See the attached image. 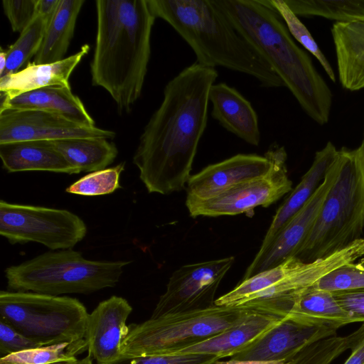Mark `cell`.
<instances>
[{
  "label": "cell",
  "mask_w": 364,
  "mask_h": 364,
  "mask_svg": "<svg viewBox=\"0 0 364 364\" xmlns=\"http://www.w3.org/2000/svg\"><path fill=\"white\" fill-rule=\"evenodd\" d=\"M79 360H62L49 364H78Z\"/></svg>",
  "instance_id": "43"
},
{
  "label": "cell",
  "mask_w": 364,
  "mask_h": 364,
  "mask_svg": "<svg viewBox=\"0 0 364 364\" xmlns=\"http://www.w3.org/2000/svg\"><path fill=\"white\" fill-rule=\"evenodd\" d=\"M341 161L338 150L324 180L304 205L282 228L270 245L262 253H257L247 268L242 279L274 267L294 257L317 218L323 201L337 179Z\"/></svg>",
  "instance_id": "12"
},
{
  "label": "cell",
  "mask_w": 364,
  "mask_h": 364,
  "mask_svg": "<svg viewBox=\"0 0 364 364\" xmlns=\"http://www.w3.org/2000/svg\"><path fill=\"white\" fill-rule=\"evenodd\" d=\"M337 330L328 326L304 324L284 318L231 358L289 363L306 346L336 335Z\"/></svg>",
  "instance_id": "14"
},
{
  "label": "cell",
  "mask_w": 364,
  "mask_h": 364,
  "mask_svg": "<svg viewBox=\"0 0 364 364\" xmlns=\"http://www.w3.org/2000/svg\"><path fill=\"white\" fill-rule=\"evenodd\" d=\"M41 347L6 322L0 320L1 358L20 351Z\"/></svg>",
  "instance_id": "37"
},
{
  "label": "cell",
  "mask_w": 364,
  "mask_h": 364,
  "mask_svg": "<svg viewBox=\"0 0 364 364\" xmlns=\"http://www.w3.org/2000/svg\"><path fill=\"white\" fill-rule=\"evenodd\" d=\"M234 262L230 256L181 266L170 277L150 318L214 306L219 285Z\"/></svg>",
  "instance_id": "11"
},
{
  "label": "cell",
  "mask_w": 364,
  "mask_h": 364,
  "mask_svg": "<svg viewBox=\"0 0 364 364\" xmlns=\"http://www.w3.org/2000/svg\"><path fill=\"white\" fill-rule=\"evenodd\" d=\"M341 161L311 230L294 257L304 263L326 257L362 238L364 229V139L338 150Z\"/></svg>",
  "instance_id": "5"
},
{
  "label": "cell",
  "mask_w": 364,
  "mask_h": 364,
  "mask_svg": "<svg viewBox=\"0 0 364 364\" xmlns=\"http://www.w3.org/2000/svg\"><path fill=\"white\" fill-rule=\"evenodd\" d=\"M272 161L266 152L238 154L207 166L191 176L186 185V200H205L241 183L266 174Z\"/></svg>",
  "instance_id": "16"
},
{
  "label": "cell",
  "mask_w": 364,
  "mask_h": 364,
  "mask_svg": "<svg viewBox=\"0 0 364 364\" xmlns=\"http://www.w3.org/2000/svg\"><path fill=\"white\" fill-rule=\"evenodd\" d=\"M52 143L80 173L107 168L118 154L116 145L104 138L68 139Z\"/></svg>",
  "instance_id": "27"
},
{
  "label": "cell",
  "mask_w": 364,
  "mask_h": 364,
  "mask_svg": "<svg viewBox=\"0 0 364 364\" xmlns=\"http://www.w3.org/2000/svg\"><path fill=\"white\" fill-rule=\"evenodd\" d=\"M311 287L330 292L364 289V264L354 262L341 266Z\"/></svg>",
  "instance_id": "34"
},
{
  "label": "cell",
  "mask_w": 364,
  "mask_h": 364,
  "mask_svg": "<svg viewBox=\"0 0 364 364\" xmlns=\"http://www.w3.org/2000/svg\"><path fill=\"white\" fill-rule=\"evenodd\" d=\"M2 166L8 173L43 171L67 174L80 172L49 141H24L0 144Z\"/></svg>",
  "instance_id": "24"
},
{
  "label": "cell",
  "mask_w": 364,
  "mask_h": 364,
  "mask_svg": "<svg viewBox=\"0 0 364 364\" xmlns=\"http://www.w3.org/2000/svg\"><path fill=\"white\" fill-rule=\"evenodd\" d=\"M272 161L264 175L241 183L205 200H186L192 218L253 214L258 206L267 208L292 190L283 146H272L267 151Z\"/></svg>",
  "instance_id": "10"
},
{
  "label": "cell",
  "mask_w": 364,
  "mask_h": 364,
  "mask_svg": "<svg viewBox=\"0 0 364 364\" xmlns=\"http://www.w3.org/2000/svg\"><path fill=\"white\" fill-rule=\"evenodd\" d=\"M5 109L41 110L88 127L95 126L81 100L68 87L48 86L10 98L1 94L0 112Z\"/></svg>",
  "instance_id": "23"
},
{
  "label": "cell",
  "mask_w": 364,
  "mask_h": 364,
  "mask_svg": "<svg viewBox=\"0 0 364 364\" xmlns=\"http://www.w3.org/2000/svg\"><path fill=\"white\" fill-rule=\"evenodd\" d=\"M274 10L285 22L289 33L321 63L328 77L336 81L334 71L308 28L288 6L284 0H262Z\"/></svg>",
  "instance_id": "32"
},
{
  "label": "cell",
  "mask_w": 364,
  "mask_h": 364,
  "mask_svg": "<svg viewBox=\"0 0 364 364\" xmlns=\"http://www.w3.org/2000/svg\"><path fill=\"white\" fill-rule=\"evenodd\" d=\"M211 116L228 132L245 142L258 146L260 132L257 114L251 103L225 82L213 84L209 92Z\"/></svg>",
  "instance_id": "20"
},
{
  "label": "cell",
  "mask_w": 364,
  "mask_h": 364,
  "mask_svg": "<svg viewBox=\"0 0 364 364\" xmlns=\"http://www.w3.org/2000/svg\"><path fill=\"white\" fill-rule=\"evenodd\" d=\"M146 1L154 17L168 23L192 48L196 63L250 75L264 87L284 86L212 0Z\"/></svg>",
  "instance_id": "4"
},
{
  "label": "cell",
  "mask_w": 364,
  "mask_h": 364,
  "mask_svg": "<svg viewBox=\"0 0 364 364\" xmlns=\"http://www.w3.org/2000/svg\"><path fill=\"white\" fill-rule=\"evenodd\" d=\"M301 16H321L336 22L364 21V0H284Z\"/></svg>",
  "instance_id": "28"
},
{
  "label": "cell",
  "mask_w": 364,
  "mask_h": 364,
  "mask_svg": "<svg viewBox=\"0 0 364 364\" xmlns=\"http://www.w3.org/2000/svg\"><path fill=\"white\" fill-rule=\"evenodd\" d=\"M237 32L271 67L306 114L320 125L330 117L332 92L280 16L262 0H212Z\"/></svg>",
  "instance_id": "3"
},
{
  "label": "cell",
  "mask_w": 364,
  "mask_h": 364,
  "mask_svg": "<svg viewBox=\"0 0 364 364\" xmlns=\"http://www.w3.org/2000/svg\"><path fill=\"white\" fill-rule=\"evenodd\" d=\"M89 50V45L84 44L77 53L58 62L28 63L22 70L0 77L1 94L10 98L48 86L70 87V77Z\"/></svg>",
  "instance_id": "22"
},
{
  "label": "cell",
  "mask_w": 364,
  "mask_h": 364,
  "mask_svg": "<svg viewBox=\"0 0 364 364\" xmlns=\"http://www.w3.org/2000/svg\"><path fill=\"white\" fill-rule=\"evenodd\" d=\"M363 256V245L355 242L326 257L304 263L272 287L251 296L242 306L263 312L272 304L311 287L330 272Z\"/></svg>",
  "instance_id": "17"
},
{
  "label": "cell",
  "mask_w": 364,
  "mask_h": 364,
  "mask_svg": "<svg viewBox=\"0 0 364 364\" xmlns=\"http://www.w3.org/2000/svg\"><path fill=\"white\" fill-rule=\"evenodd\" d=\"M284 360L261 361V360H240L230 359L226 361H216L213 364H288Z\"/></svg>",
  "instance_id": "41"
},
{
  "label": "cell",
  "mask_w": 364,
  "mask_h": 364,
  "mask_svg": "<svg viewBox=\"0 0 364 364\" xmlns=\"http://www.w3.org/2000/svg\"><path fill=\"white\" fill-rule=\"evenodd\" d=\"M125 162L100 171L91 172L70 185L65 191L84 196L109 194L121 187L120 176Z\"/></svg>",
  "instance_id": "33"
},
{
  "label": "cell",
  "mask_w": 364,
  "mask_h": 364,
  "mask_svg": "<svg viewBox=\"0 0 364 364\" xmlns=\"http://www.w3.org/2000/svg\"><path fill=\"white\" fill-rule=\"evenodd\" d=\"M87 350V339L31 348L0 358V364H49L77 360Z\"/></svg>",
  "instance_id": "30"
},
{
  "label": "cell",
  "mask_w": 364,
  "mask_h": 364,
  "mask_svg": "<svg viewBox=\"0 0 364 364\" xmlns=\"http://www.w3.org/2000/svg\"><path fill=\"white\" fill-rule=\"evenodd\" d=\"M49 21L38 14L6 50V66L2 77L18 71L33 55L42 44Z\"/></svg>",
  "instance_id": "29"
},
{
  "label": "cell",
  "mask_w": 364,
  "mask_h": 364,
  "mask_svg": "<svg viewBox=\"0 0 364 364\" xmlns=\"http://www.w3.org/2000/svg\"><path fill=\"white\" fill-rule=\"evenodd\" d=\"M132 311L127 299L112 296L101 301L89 314L87 355L96 364H107L120 357L122 343L129 332L127 320Z\"/></svg>",
  "instance_id": "15"
},
{
  "label": "cell",
  "mask_w": 364,
  "mask_h": 364,
  "mask_svg": "<svg viewBox=\"0 0 364 364\" xmlns=\"http://www.w3.org/2000/svg\"><path fill=\"white\" fill-rule=\"evenodd\" d=\"M38 0H4L3 9L14 32L21 33L37 16Z\"/></svg>",
  "instance_id": "36"
},
{
  "label": "cell",
  "mask_w": 364,
  "mask_h": 364,
  "mask_svg": "<svg viewBox=\"0 0 364 364\" xmlns=\"http://www.w3.org/2000/svg\"><path fill=\"white\" fill-rule=\"evenodd\" d=\"M89 314L77 299L1 291L0 320L41 346L86 338Z\"/></svg>",
  "instance_id": "8"
},
{
  "label": "cell",
  "mask_w": 364,
  "mask_h": 364,
  "mask_svg": "<svg viewBox=\"0 0 364 364\" xmlns=\"http://www.w3.org/2000/svg\"><path fill=\"white\" fill-rule=\"evenodd\" d=\"M60 0H38V14L46 18L49 21L54 15Z\"/></svg>",
  "instance_id": "40"
},
{
  "label": "cell",
  "mask_w": 364,
  "mask_h": 364,
  "mask_svg": "<svg viewBox=\"0 0 364 364\" xmlns=\"http://www.w3.org/2000/svg\"><path fill=\"white\" fill-rule=\"evenodd\" d=\"M274 315L295 322L328 326L336 329L355 323L332 292L308 287L279 301Z\"/></svg>",
  "instance_id": "18"
},
{
  "label": "cell",
  "mask_w": 364,
  "mask_h": 364,
  "mask_svg": "<svg viewBox=\"0 0 364 364\" xmlns=\"http://www.w3.org/2000/svg\"><path fill=\"white\" fill-rule=\"evenodd\" d=\"M351 350L349 357L343 364H364V336Z\"/></svg>",
  "instance_id": "39"
},
{
  "label": "cell",
  "mask_w": 364,
  "mask_h": 364,
  "mask_svg": "<svg viewBox=\"0 0 364 364\" xmlns=\"http://www.w3.org/2000/svg\"><path fill=\"white\" fill-rule=\"evenodd\" d=\"M115 136L113 131L88 127L45 111L5 109L0 112V144L77 138L112 139Z\"/></svg>",
  "instance_id": "13"
},
{
  "label": "cell",
  "mask_w": 364,
  "mask_h": 364,
  "mask_svg": "<svg viewBox=\"0 0 364 364\" xmlns=\"http://www.w3.org/2000/svg\"><path fill=\"white\" fill-rule=\"evenodd\" d=\"M84 3V0H60L35 56V63H53L65 58Z\"/></svg>",
  "instance_id": "26"
},
{
  "label": "cell",
  "mask_w": 364,
  "mask_h": 364,
  "mask_svg": "<svg viewBox=\"0 0 364 364\" xmlns=\"http://www.w3.org/2000/svg\"><path fill=\"white\" fill-rule=\"evenodd\" d=\"M220 358L210 354H173L125 357L107 364H213Z\"/></svg>",
  "instance_id": "35"
},
{
  "label": "cell",
  "mask_w": 364,
  "mask_h": 364,
  "mask_svg": "<svg viewBox=\"0 0 364 364\" xmlns=\"http://www.w3.org/2000/svg\"><path fill=\"white\" fill-rule=\"evenodd\" d=\"M218 76L215 68L195 62L166 85L133 156L149 193L167 195L187 185L207 126L209 92Z\"/></svg>",
  "instance_id": "1"
},
{
  "label": "cell",
  "mask_w": 364,
  "mask_h": 364,
  "mask_svg": "<svg viewBox=\"0 0 364 364\" xmlns=\"http://www.w3.org/2000/svg\"><path fill=\"white\" fill-rule=\"evenodd\" d=\"M284 318L250 309L235 325L173 354H210L220 358L232 357L251 345ZM173 355V354H171Z\"/></svg>",
  "instance_id": "19"
},
{
  "label": "cell",
  "mask_w": 364,
  "mask_h": 364,
  "mask_svg": "<svg viewBox=\"0 0 364 364\" xmlns=\"http://www.w3.org/2000/svg\"><path fill=\"white\" fill-rule=\"evenodd\" d=\"M95 4L92 84L110 95L119 114L128 113L142 92L156 18L146 0H97Z\"/></svg>",
  "instance_id": "2"
},
{
  "label": "cell",
  "mask_w": 364,
  "mask_h": 364,
  "mask_svg": "<svg viewBox=\"0 0 364 364\" xmlns=\"http://www.w3.org/2000/svg\"><path fill=\"white\" fill-rule=\"evenodd\" d=\"M338 77L350 91L364 88V21L336 22L331 28Z\"/></svg>",
  "instance_id": "25"
},
{
  "label": "cell",
  "mask_w": 364,
  "mask_h": 364,
  "mask_svg": "<svg viewBox=\"0 0 364 364\" xmlns=\"http://www.w3.org/2000/svg\"><path fill=\"white\" fill-rule=\"evenodd\" d=\"M6 66V50L2 48L0 52V77L4 74Z\"/></svg>",
  "instance_id": "42"
},
{
  "label": "cell",
  "mask_w": 364,
  "mask_h": 364,
  "mask_svg": "<svg viewBox=\"0 0 364 364\" xmlns=\"http://www.w3.org/2000/svg\"><path fill=\"white\" fill-rule=\"evenodd\" d=\"M87 230L82 219L68 210L0 201V234L11 244L68 250L85 238Z\"/></svg>",
  "instance_id": "9"
},
{
  "label": "cell",
  "mask_w": 364,
  "mask_h": 364,
  "mask_svg": "<svg viewBox=\"0 0 364 364\" xmlns=\"http://www.w3.org/2000/svg\"><path fill=\"white\" fill-rule=\"evenodd\" d=\"M358 331L338 336H333L318 341L301 350L288 364H333L346 350L351 349L359 340Z\"/></svg>",
  "instance_id": "31"
},
{
  "label": "cell",
  "mask_w": 364,
  "mask_h": 364,
  "mask_svg": "<svg viewBox=\"0 0 364 364\" xmlns=\"http://www.w3.org/2000/svg\"><path fill=\"white\" fill-rule=\"evenodd\" d=\"M245 306L210 308L150 318L129 326L120 356L171 355L237 323L248 312Z\"/></svg>",
  "instance_id": "7"
},
{
  "label": "cell",
  "mask_w": 364,
  "mask_h": 364,
  "mask_svg": "<svg viewBox=\"0 0 364 364\" xmlns=\"http://www.w3.org/2000/svg\"><path fill=\"white\" fill-rule=\"evenodd\" d=\"M78 364H93V360L87 355V357L79 360Z\"/></svg>",
  "instance_id": "44"
},
{
  "label": "cell",
  "mask_w": 364,
  "mask_h": 364,
  "mask_svg": "<svg viewBox=\"0 0 364 364\" xmlns=\"http://www.w3.org/2000/svg\"><path fill=\"white\" fill-rule=\"evenodd\" d=\"M338 150L328 141L316 151L309 169L277 210L257 253L263 252L288 221L304 205L325 178Z\"/></svg>",
  "instance_id": "21"
},
{
  "label": "cell",
  "mask_w": 364,
  "mask_h": 364,
  "mask_svg": "<svg viewBox=\"0 0 364 364\" xmlns=\"http://www.w3.org/2000/svg\"><path fill=\"white\" fill-rule=\"evenodd\" d=\"M131 261H94L72 249L51 250L7 267L9 291L60 296L88 294L118 283Z\"/></svg>",
  "instance_id": "6"
},
{
  "label": "cell",
  "mask_w": 364,
  "mask_h": 364,
  "mask_svg": "<svg viewBox=\"0 0 364 364\" xmlns=\"http://www.w3.org/2000/svg\"><path fill=\"white\" fill-rule=\"evenodd\" d=\"M355 322L364 323V289L332 292Z\"/></svg>",
  "instance_id": "38"
}]
</instances>
